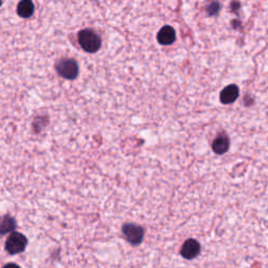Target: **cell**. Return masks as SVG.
Masks as SVG:
<instances>
[{
    "label": "cell",
    "mask_w": 268,
    "mask_h": 268,
    "mask_svg": "<svg viewBox=\"0 0 268 268\" xmlns=\"http://www.w3.org/2000/svg\"><path fill=\"white\" fill-rule=\"evenodd\" d=\"M79 43L85 52L97 53L101 48V38L92 30H83L79 34Z\"/></svg>",
    "instance_id": "cell-1"
},
{
    "label": "cell",
    "mask_w": 268,
    "mask_h": 268,
    "mask_svg": "<svg viewBox=\"0 0 268 268\" xmlns=\"http://www.w3.org/2000/svg\"><path fill=\"white\" fill-rule=\"evenodd\" d=\"M57 71L61 77L67 80L76 79L79 72L78 64L72 59H62L57 63Z\"/></svg>",
    "instance_id": "cell-2"
},
{
    "label": "cell",
    "mask_w": 268,
    "mask_h": 268,
    "mask_svg": "<svg viewBox=\"0 0 268 268\" xmlns=\"http://www.w3.org/2000/svg\"><path fill=\"white\" fill-rule=\"evenodd\" d=\"M27 244V239L20 233H13L7 238L5 242V249L10 255L22 253Z\"/></svg>",
    "instance_id": "cell-3"
},
{
    "label": "cell",
    "mask_w": 268,
    "mask_h": 268,
    "mask_svg": "<svg viewBox=\"0 0 268 268\" xmlns=\"http://www.w3.org/2000/svg\"><path fill=\"white\" fill-rule=\"evenodd\" d=\"M123 235L129 243L132 245H138L142 243L144 239V229L142 226L128 223L123 226Z\"/></svg>",
    "instance_id": "cell-4"
},
{
    "label": "cell",
    "mask_w": 268,
    "mask_h": 268,
    "mask_svg": "<svg viewBox=\"0 0 268 268\" xmlns=\"http://www.w3.org/2000/svg\"><path fill=\"white\" fill-rule=\"evenodd\" d=\"M200 251H201V247L198 241H196V240H194V239H189L183 243L180 253L184 259H187V260H192V259L196 258L200 254Z\"/></svg>",
    "instance_id": "cell-5"
},
{
    "label": "cell",
    "mask_w": 268,
    "mask_h": 268,
    "mask_svg": "<svg viewBox=\"0 0 268 268\" xmlns=\"http://www.w3.org/2000/svg\"><path fill=\"white\" fill-rule=\"evenodd\" d=\"M175 39H176V33L172 26H163L157 34V40L161 45H170Z\"/></svg>",
    "instance_id": "cell-6"
},
{
    "label": "cell",
    "mask_w": 268,
    "mask_h": 268,
    "mask_svg": "<svg viewBox=\"0 0 268 268\" xmlns=\"http://www.w3.org/2000/svg\"><path fill=\"white\" fill-rule=\"evenodd\" d=\"M239 97V88L236 85L225 87L220 94V101L223 104H232Z\"/></svg>",
    "instance_id": "cell-7"
},
{
    "label": "cell",
    "mask_w": 268,
    "mask_h": 268,
    "mask_svg": "<svg viewBox=\"0 0 268 268\" xmlns=\"http://www.w3.org/2000/svg\"><path fill=\"white\" fill-rule=\"evenodd\" d=\"M229 148V140L225 134H221L213 143V150L217 154H224Z\"/></svg>",
    "instance_id": "cell-8"
},
{
    "label": "cell",
    "mask_w": 268,
    "mask_h": 268,
    "mask_svg": "<svg viewBox=\"0 0 268 268\" xmlns=\"http://www.w3.org/2000/svg\"><path fill=\"white\" fill-rule=\"evenodd\" d=\"M35 6L32 0H21L18 4L17 13L22 18H29L34 14Z\"/></svg>",
    "instance_id": "cell-9"
},
{
    "label": "cell",
    "mask_w": 268,
    "mask_h": 268,
    "mask_svg": "<svg viewBox=\"0 0 268 268\" xmlns=\"http://www.w3.org/2000/svg\"><path fill=\"white\" fill-rule=\"evenodd\" d=\"M3 268H20V267L18 265H16V264H14V263H8V264L4 265Z\"/></svg>",
    "instance_id": "cell-10"
}]
</instances>
